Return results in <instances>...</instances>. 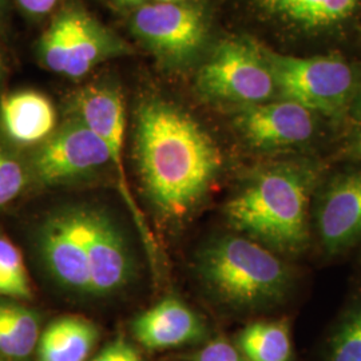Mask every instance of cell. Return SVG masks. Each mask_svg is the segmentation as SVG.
<instances>
[{"instance_id":"1","label":"cell","mask_w":361,"mask_h":361,"mask_svg":"<svg viewBox=\"0 0 361 361\" xmlns=\"http://www.w3.org/2000/svg\"><path fill=\"white\" fill-rule=\"evenodd\" d=\"M135 158L145 193L164 219L188 216L221 166L219 147L192 116L164 101L140 106Z\"/></svg>"},{"instance_id":"2","label":"cell","mask_w":361,"mask_h":361,"mask_svg":"<svg viewBox=\"0 0 361 361\" xmlns=\"http://www.w3.org/2000/svg\"><path fill=\"white\" fill-rule=\"evenodd\" d=\"M317 169L284 162L259 171L225 207L233 229L283 255H298L310 243V205Z\"/></svg>"},{"instance_id":"3","label":"cell","mask_w":361,"mask_h":361,"mask_svg":"<svg viewBox=\"0 0 361 361\" xmlns=\"http://www.w3.org/2000/svg\"><path fill=\"white\" fill-rule=\"evenodd\" d=\"M198 273L207 290L238 310H257L283 301L292 271L271 249L252 238L224 235L200 253Z\"/></svg>"},{"instance_id":"4","label":"cell","mask_w":361,"mask_h":361,"mask_svg":"<svg viewBox=\"0 0 361 361\" xmlns=\"http://www.w3.org/2000/svg\"><path fill=\"white\" fill-rule=\"evenodd\" d=\"M281 99L307 107L312 113L337 114L355 91V74L338 55L290 56L264 49Z\"/></svg>"},{"instance_id":"5","label":"cell","mask_w":361,"mask_h":361,"mask_svg":"<svg viewBox=\"0 0 361 361\" xmlns=\"http://www.w3.org/2000/svg\"><path fill=\"white\" fill-rule=\"evenodd\" d=\"M197 87L207 98L253 106L274 101L277 85L264 47L252 40H224L201 67Z\"/></svg>"},{"instance_id":"6","label":"cell","mask_w":361,"mask_h":361,"mask_svg":"<svg viewBox=\"0 0 361 361\" xmlns=\"http://www.w3.org/2000/svg\"><path fill=\"white\" fill-rule=\"evenodd\" d=\"M126 51L121 39L86 11L73 7L54 18L38 43L40 62L52 73L73 79Z\"/></svg>"},{"instance_id":"7","label":"cell","mask_w":361,"mask_h":361,"mask_svg":"<svg viewBox=\"0 0 361 361\" xmlns=\"http://www.w3.org/2000/svg\"><path fill=\"white\" fill-rule=\"evenodd\" d=\"M37 249L56 284L74 296L91 297L83 205L61 207L43 219Z\"/></svg>"},{"instance_id":"8","label":"cell","mask_w":361,"mask_h":361,"mask_svg":"<svg viewBox=\"0 0 361 361\" xmlns=\"http://www.w3.org/2000/svg\"><path fill=\"white\" fill-rule=\"evenodd\" d=\"M75 116L89 129L92 130L107 146L110 164L116 169L118 189L129 207L130 213L137 224L147 253L157 261V244L146 219L130 192L129 180L123 164V137H125V106L121 92L106 85L87 86L79 91L75 97Z\"/></svg>"},{"instance_id":"9","label":"cell","mask_w":361,"mask_h":361,"mask_svg":"<svg viewBox=\"0 0 361 361\" xmlns=\"http://www.w3.org/2000/svg\"><path fill=\"white\" fill-rule=\"evenodd\" d=\"M110 164L104 141L74 116L40 143L30 171L46 186H59L90 177Z\"/></svg>"},{"instance_id":"10","label":"cell","mask_w":361,"mask_h":361,"mask_svg":"<svg viewBox=\"0 0 361 361\" xmlns=\"http://www.w3.org/2000/svg\"><path fill=\"white\" fill-rule=\"evenodd\" d=\"M137 38L168 63H182L198 51L207 38L202 11L186 3L145 4L131 19Z\"/></svg>"},{"instance_id":"11","label":"cell","mask_w":361,"mask_h":361,"mask_svg":"<svg viewBox=\"0 0 361 361\" xmlns=\"http://www.w3.org/2000/svg\"><path fill=\"white\" fill-rule=\"evenodd\" d=\"M91 297L116 296L135 276L129 241L116 219L101 207L83 205Z\"/></svg>"},{"instance_id":"12","label":"cell","mask_w":361,"mask_h":361,"mask_svg":"<svg viewBox=\"0 0 361 361\" xmlns=\"http://www.w3.org/2000/svg\"><path fill=\"white\" fill-rule=\"evenodd\" d=\"M235 126L246 142L261 150H277L308 142L314 134V113L289 99L245 106Z\"/></svg>"},{"instance_id":"13","label":"cell","mask_w":361,"mask_h":361,"mask_svg":"<svg viewBox=\"0 0 361 361\" xmlns=\"http://www.w3.org/2000/svg\"><path fill=\"white\" fill-rule=\"evenodd\" d=\"M316 229L324 249L337 255L361 240V170L336 176L316 207Z\"/></svg>"},{"instance_id":"14","label":"cell","mask_w":361,"mask_h":361,"mask_svg":"<svg viewBox=\"0 0 361 361\" xmlns=\"http://www.w3.org/2000/svg\"><path fill=\"white\" fill-rule=\"evenodd\" d=\"M133 335L146 349L178 348L201 341L207 326L200 316L177 297H165L145 310L131 325Z\"/></svg>"},{"instance_id":"15","label":"cell","mask_w":361,"mask_h":361,"mask_svg":"<svg viewBox=\"0 0 361 361\" xmlns=\"http://www.w3.org/2000/svg\"><path fill=\"white\" fill-rule=\"evenodd\" d=\"M56 126L51 101L38 91L3 94L0 98V128L4 135L20 146L44 142Z\"/></svg>"},{"instance_id":"16","label":"cell","mask_w":361,"mask_h":361,"mask_svg":"<svg viewBox=\"0 0 361 361\" xmlns=\"http://www.w3.org/2000/svg\"><path fill=\"white\" fill-rule=\"evenodd\" d=\"M99 337L97 325L82 316H63L39 337L38 361H86Z\"/></svg>"},{"instance_id":"17","label":"cell","mask_w":361,"mask_h":361,"mask_svg":"<svg viewBox=\"0 0 361 361\" xmlns=\"http://www.w3.org/2000/svg\"><path fill=\"white\" fill-rule=\"evenodd\" d=\"M264 13L302 30H323L352 18L361 0H256Z\"/></svg>"},{"instance_id":"18","label":"cell","mask_w":361,"mask_h":361,"mask_svg":"<svg viewBox=\"0 0 361 361\" xmlns=\"http://www.w3.org/2000/svg\"><path fill=\"white\" fill-rule=\"evenodd\" d=\"M40 317L19 300L0 296V357L25 361L38 347Z\"/></svg>"},{"instance_id":"19","label":"cell","mask_w":361,"mask_h":361,"mask_svg":"<svg viewBox=\"0 0 361 361\" xmlns=\"http://www.w3.org/2000/svg\"><path fill=\"white\" fill-rule=\"evenodd\" d=\"M237 348L246 361H289L290 331L286 322H258L238 335Z\"/></svg>"},{"instance_id":"20","label":"cell","mask_w":361,"mask_h":361,"mask_svg":"<svg viewBox=\"0 0 361 361\" xmlns=\"http://www.w3.org/2000/svg\"><path fill=\"white\" fill-rule=\"evenodd\" d=\"M0 296L30 300L32 289L20 250L0 235Z\"/></svg>"},{"instance_id":"21","label":"cell","mask_w":361,"mask_h":361,"mask_svg":"<svg viewBox=\"0 0 361 361\" xmlns=\"http://www.w3.org/2000/svg\"><path fill=\"white\" fill-rule=\"evenodd\" d=\"M326 361H361V304L349 310L337 325Z\"/></svg>"},{"instance_id":"22","label":"cell","mask_w":361,"mask_h":361,"mask_svg":"<svg viewBox=\"0 0 361 361\" xmlns=\"http://www.w3.org/2000/svg\"><path fill=\"white\" fill-rule=\"evenodd\" d=\"M30 177V169L13 152L0 145V210L25 192Z\"/></svg>"},{"instance_id":"23","label":"cell","mask_w":361,"mask_h":361,"mask_svg":"<svg viewBox=\"0 0 361 361\" xmlns=\"http://www.w3.org/2000/svg\"><path fill=\"white\" fill-rule=\"evenodd\" d=\"M194 361H246L241 352L225 338H216L201 349Z\"/></svg>"},{"instance_id":"24","label":"cell","mask_w":361,"mask_h":361,"mask_svg":"<svg viewBox=\"0 0 361 361\" xmlns=\"http://www.w3.org/2000/svg\"><path fill=\"white\" fill-rule=\"evenodd\" d=\"M91 361H141V356L128 338L119 336Z\"/></svg>"},{"instance_id":"25","label":"cell","mask_w":361,"mask_h":361,"mask_svg":"<svg viewBox=\"0 0 361 361\" xmlns=\"http://www.w3.org/2000/svg\"><path fill=\"white\" fill-rule=\"evenodd\" d=\"M59 0H16L22 10L34 16H42L51 13Z\"/></svg>"},{"instance_id":"26","label":"cell","mask_w":361,"mask_h":361,"mask_svg":"<svg viewBox=\"0 0 361 361\" xmlns=\"http://www.w3.org/2000/svg\"><path fill=\"white\" fill-rule=\"evenodd\" d=\"M349 153L361 161V123L357 126V129L355 130V133L350 138Z\"/></svg>"},{"instance_id":"27","label":"cell","mask_w":361,"mask_h":361,"mask_svg":"<svg viewBox=\"0 0 361 361\" xmlns=\"http://www.w3.org/2000/svg\"><path fill=\"white\" fill-rule=\"evenodd\" d=\"M4 75V62H3V58H1V54H0V79Z\"/></svg>"},{"instance_id":"28","label":"cell","mask_w":361,"mask_h":361,"mask_svg":"<svg viewBox=\"0 0 361 361\" xmlns=\"http://www.w3.org/2000/svg\"><path fill=\"white\" fill-rule=\"evenodd\" d=\"M183 0H158V3H182Z\"/></svg>"},{"instance_id":"29","label":"cell","mask_w":361,"mask_h":361,"mask_svg":"<svg viewBox=\"0 0 361 361\" xmlns=\"http://www.w3.org/2000/svg\"><path fill=\"white\" fill-rule=\"evenodd\" d=\"M116 1L123 3V4H133V1H131V0H116Z\"/></svg>"},{"instance_id":"30","label":"cell","mask_w":361,"mask_h":361,"mask_svg":"<svg viewBox=\"0 0 361 361\" xmlns=\"http://www.w3.org/2000/svg\"><path fill=\"white\" fill-rule=\"evenodd\" d=\"M3 6H4V0H0V13L3 10Z\"/></svg>"},{"instance_id":"31","label":"cell","mask_w":361,"mask_h":361,"mask_svg":"<svg viewBox=\"0 0 361 361\" xmlns=\"http://www.w3.org/2000/svg\"><path fill=\"white\" fill-rule=\"evenodd\" d=\"M133 1V4H138V3H141L142 0H131Z\"/></svg>"},{"instance_id":"32","label":"cell","mask_w":361,"mask_h":361,"mask_svg":"<svg viewBox=\"0 0 361 361\" xmlns=\"http://www.w3.org/2000/svg\"><path fill=\"white\" fill-rule=\"evenodd\" d=\"M0 361H7L6 359H3V357H0Z\"/></svg>"}]
</instances>
